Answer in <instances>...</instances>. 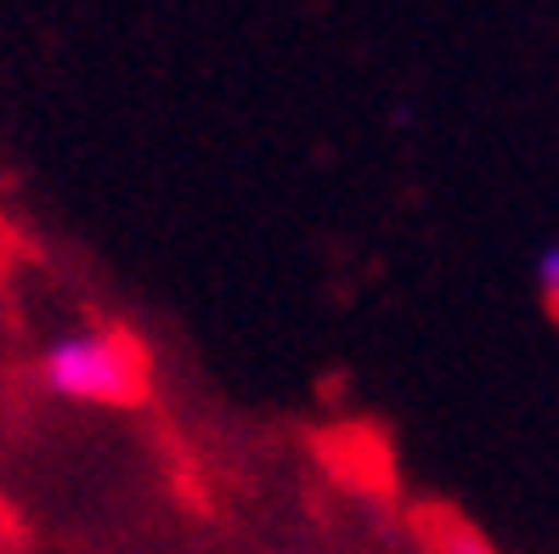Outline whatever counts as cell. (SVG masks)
Instances as JSON below:
<instances>
[{
	"instance_id": "cell-1",
	"label": "cell",
	"mask_w": 559,
	"mask_h": 554,
	"mask_svg": "<svg viewBox=\"0 0 559 554\" xmlns=\"http://www.w3.org/2000/svg\"><path fill=\"white\" fill-rule=\"evenodd\" d=\"M40 374L69 402H136L147 390V356L124 334H69L40 356Z\"/></svg>"
},
{
	"instance_id": "cell-2",
	"label": "cell",
	"mask_w": 559,
	"mask_h": 554,
	"mask_svg": "<svg viewBox=\"0 0 559 554\" xmlns=\"http://www.w3.org/2000/svg\"><path fill=\"white\" fill-rule=\"evenodd\" d=\"M537 288H543V306L559 317V244L543 249V260H537Z\"/></svg>"
},
{
	"instance_id": "cell-3",
	"label": "cell",
	"mask_w": 559,
	"mask_h": 554,
	"mask_svg": "<svg viewBox=\"0 0 559 554\" xmlns=\"http://www.w3.org/2000/svg\"><path fill=\"white\" fill-rule=\"evenodd\" d=\"M441 554H491L475 532H464V527H452L447 538H441Z\"/></svg>"
}]
</instances>
